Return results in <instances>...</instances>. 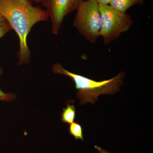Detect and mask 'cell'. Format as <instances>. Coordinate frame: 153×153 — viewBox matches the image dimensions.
<instances>
[{
	"instance_id": "6da1fadb",
	"label": "cell",
	"mask_w": 153,
	"mask_h": 153,
	"mask_svg": "<svg viewBox=\"0 0 153 153\" xmlns=\"http://www.w3.org/2000/svg\"><path fill=\"white\" fill-rule=\"evenodd\" d=\"M0 15L8 22L19 37L18 64H27L31 55L27 38L34 25L48 21L47 11L35 7L30 0H0Z\"/></svg>"
},
{
	"instance_id": "7a4b0ae2",
	"label": "cell",
	"mask_w": 153,
	"mask_h": 153,
	"mask_svg": "<svg viewBox=\"0 0 153 153\" xmlns=\"http://www.w3.org/2000/svg\"><path fill=\"white\" fill-rule=\"evenodd\" d=\"M52 69L55 74L68 76L74 81L77 90L76 96L81 104H94L101 94H113L119 91L125 76L124 72H121L111 79L97 81L68 71L60 63L54 64Z\"/></svg>"
},
{
	"instance_id": "3957f363",
	"label": "cell",
	"mask_w": 153,
	"mask_h": 153,
	"mask_svg": "<svg viewBox=\"0 0 153 153\" xmlns=\"http://www.w3.org/2000/svg\"><path fill=\"white\" fill-rule=\"evenodd\" d=\"M76 11L73 26L87 41L95 43L101 29L99 4L96 0H82Z\"/></svg>"
},
{
	"instance_id": "277c9868",
	"label": "cell",
	"mask_w": 153,
	"mask_h": 153,
	"mask_svg": "<svg viewBox=\"0 0 153 153\" xmlns=\"http://www.w3.org/2000/svg\"><path fill=\"white\" fill-rule=\"evenodd\" d=\"M99 9L101 16L100 35L103 38L105 44L115 41L134 24L130 16L117 10L110 5L99 4Z\"/></svg>"
},
{
	"instance_id": "5b68a950",
	"label": "cell",
	"mask_w": 153,
	"mask_h": 153,
	"mask_svg": "<svg viewBox=\"0 0 153 153\" xmlns=\"http://www.w3.org/2000/svg\"><path fill=\"white\" fill-rule=\"evenodd\" d=\"M82 0H46L43 6L52 25V33L58 35L64 19L68 15L76 11Z\"/></svg>"
},
{
	"instance_id": "8992f818",
	"label": "cell",
	"mask_w": 153,
	"mask_h": 153,
	"mask_svg": "<svg viewBox=\"0 0 153 153\" xmlns=\"http://www.w3.org/2000/svg\"><path fill=\"white\" fill-rule=\"evenodd\" d=\"M146 0H111L109 5L120 12L126 13L135 5H142Z\"/></svg>"
},
{
	"instance_id": "52a82bcc",
	"label": "cell",
	"mask_w": 153,
	"mask_h": 153,
	"mask_svg": "<svg viewBox=\"0 0 153 153\" xmlns=\"http://www.w3.org/2000/svg\"><path fill=\"white\" fill-rule=\"evenodd\" d=\"M61 120L64 123L70 124L74 122L76 117V108L74 105L68 102L66 108H63L61 114Z\"/></svg>"
},
{
	"instance_id": "ba28073f",
	"label": "cell",
	"mask_w": 153,
	"mask_h": 153,
	"mask_svg": "<svg viewBox=\"0 0 153 153\" xmlns=\"http://www.w3.org/2000/svg\"><path fill=\"white\" fill-rule=\"evenodd\" d=\"M69 133L74 137L75 139L84 141L82 127L79 123L73 122L70 124L69 127Z\"/></svg>"
},
{
	"instance_id": "9c48e42d",
	"label": "cell",
	"mask_w": 153,
	"mask_h": 153,
	"mask_svg": "<svg viewBox=\"0 0 153 153\" xmlns=\"http://www.w3.org/2000/svg\"><path fill=\"white\" fill-rule=\"evenodd\" d=\"M13 30L10 25L3 16L0 15V38Z\"/></svg>"
},
{
	"instance_id": "30bf717a",
	"label": "cell",
	"mask_w": 153,
	"mask_h": 153,
	"mask_svg": "<svg viewBox=\"0 0 153 153\" xmlns=\"http://www.w3.org/2000/svg\"><path fill=\"white\" fill-rule=\"evenodd\" d=\"M2 72V69L0 67V76L1 75ZM14 97L13 94L5 93L0 89V101H10L14 98Z\"/></svg>"
},
{
	"instance_id": "8fae6325",
	"label": "cell",
	"mask_w": 153,
	"mask_h": 153,
	"mask_svg": "<svg viewBox=\"0 0 153 153\" xmlns=\"http://www.w3.org/2000/svg\"><path fill=\"white\" fill-rule=\"evenodd\" d=\"M98 3L99 4L102 5H109L111 0H96Z\"/></svg>"
},
{
	"instance_id": "7c38bea8",
	"label": "cell",
	"mask_w": 153,
	"mask_h": 153,
	"mask_svg": "<svg viewBox=\"0 0 153 153\" xmlns=\"http://www.w3.org/2000/svg\"><path fill=\"white\" fill-rule=\"evenodd\" d=\"M94 147L100 153H110L109 152H107L105 150L103 149H101V148L97 146H95Z\"/></svg>"
},
{
	"instance_id": "4fadbf2b",
	"label": "cell",
	"mask_w": 153,
	"mask_h": 153,
	"mask_svg": "<svg viewBox=\"0 0 153 153\" xmlns=\"http://www.w3.org/2000/svg\"><path fill=\"white\" fill-rule=\"evenodd\" d=\"M33 1L37 3H42L43 4L46 1V0H33Z\"/></svg>"
}]
</instances>
